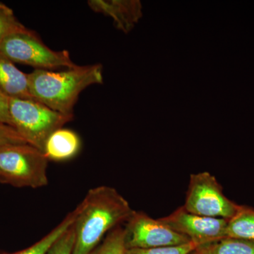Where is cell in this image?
<instances>
[{"mask_svg":"<svg viewBox=\"0 0 254 254\" xmlns=\"http://www.w3.org/2000/svg\"><path fill=\"white\" fill-rule=\"evenodd\" d=\"M190 254H254V240L225 237L200 246Z\"/></svg>","mask_w":254,"mask_h":254,"instance_id":"7c38bea8","label":"cell"},{"mask_svg":"<svg viewBox=\"0 0 254 254\" xmlns=\"http://www.w3.org/2000/svg\"><path fill=\"white\" fill-rule=\"evenodd\" d=\"M0 124L12 127L10 116V98L0 91Z\"/></svg>","mask_w":254,"mask_h":254,"instance_id":"ffe728a7","label":"cell"},{"mask_svg":"<svg viewBox=\"0 0 254 254\" xmlns=\"http://www.w3.org/2000/svg\"><path fill=\"white\" fill-rule=\"evenodd\" d=\"M0 53L13 63L24 64L36 69L53 71L76 66L67 50L50 49L31 30L8 37L0 47Z\"/></svg>","mask_w":254,"mask_h":254,"instance_id":"5b68a950","label":"cell"},{"mask_svg":"<svg viewBox=\"0 0 254 254\" xmlns=\"http://www.w3.org/2000/svg\"><path fill=\"white\" fill-rule=\"evenodd\" d=\"M198 247L196 244L190 242L185 245L156 247L150 249H131L126 250L125 254H190Z\"/></svg>","mask_w":254,"mask_h":254,"instance_id":"e0dca14e","label":"cell"},{"mask_svg":"<svg viewBox=\"0 0 254 254\" xmlns=\"http://www.w3.org/2000/svg\"><path fill=\"white\" fill-rule=\"evenodd\" d=\"M123 225L114 228L89 254H125Z\"/></svg>","mask_w":254,"mask_h":254,"instance_id":"9a60e30c","label":"cell"},{"mask_svg":"<svg viewBox=\"0 0 254 254\" xmlns=\"http://www.w3.org/2000/svg\"><path fill=\"white\" fill-rule=\"evenodd\" d=\"M48 161L43 152L28 143L2 147L0 148V182L19 188L46 187Z\"/></svg>","mask_w":254,"mask_h":254,"instance_id":"277c9868","label":"cell"},{"mask_svg":"<svg viewBox=\"0 0 254 254\" xmlns=\"http://www.w3.org/2000/svg\"><path fill=\"white\" fill-rule=\"evenodd\" d=\"M10 116L13 128L28 144L42 152L52 133L73 118V115L55 111L36 100L16 98H10Z\"/></svg>","mask_w":254,"mask_h":254,"instance_id":"3957f363","label":"cell"},{"mask_svg":"<svg viewBox=\"0 0 254 254\" xmlns=\"http://www.w3.org/2000/svg\"><path fill=\"white\" fill-rule=\"evenodd\" d=\"M125 224L126 250L178 246L191 242L185 235L174 231L160 219L152 218L143 212L133 211Z\"/></svg>","mask_w":254,"mask_h":254,"instance_id":"52a82bcc","label":"cell"},{"mask_svg":"<svg viewBox=\"0 0 254 254\" xmlns=\"http://www.w3.org/2000/svg\"><path fill=\"white\" fill-rule=\"evenodd\" d=\"M81 145L77 133L68 128H61L48 138L43 152L49 160L65 161L76 156Z\"/></svg>","mask_w":254,"mask_h":254,"instance_id":"8fae6325","label":"cell"},{"mask_svg":"<svg viewBox=\"0 0 254 254\" xmlns=\"http://www.w3.org/2000/svg\"><path fill=\"white\" fill-rule=\"evenodd\" d=\"M72 254H89L115 227L125 224L134 210L115 188L95 187L76 207Z\"/></svg>","mask_w":254,"mask_h":254,"instance_id":"6da1fadb","label":"cell"},{"mask_svg":"<svg viewBox=\"0 0 254 254\" xmlns=\"http://www.w3.org/2000/svg\"><path fill=\"white\" fill-rule=\"evenodd\" d=\"M77 214V208L68 214L59 225L55 227L51 232L34 245L19 252L12 254L0 253V254H47L53 244L59 239L62 235L72 225Z\"/></svg>","mask_w":254,"mask_h":254,"instance_id":"5bb4252c","label":"cell"},{"mask_svg":"<svg viewBox=\"0 0 254 254\" xmlns=\"http://www.w3.org/2000/svg\"><path fill=\"white\" fill-rule=\"evenodd\" d=\"M184 208L201 216L230 220L240 205L229 199L216 178L208 172L192 174Z\"/></svg>","mask_w":254,"mask_h":254,"instance_id":"8992f818","label":"cell"},{"mask_svg":"<svg viewBox=\"0 0 254 254\" xmlns=\"http://www.w3.org/2000/svg\"><path fill=\"white\" fill-rule=\"evenodd\" d=\"M29 31L18 21L12 10L0 2V47L8 37Z\"/></svg>","mask_w":254,"mask_h":254,"instance_id":"2e32d148","label":"cell"},{"mask_svg":"<svg viewBox=\"0 0 254 254\" xmlns=\"http://www.w3.org/2000/svg\"><path fill=\"white\" fill-rule=\"evenodd\" d=\"M227 237L254 240V209L240 205L233 218L229 220Z\"/></svg>","mask_w":254,"mask_h":254,"instance_id":"4fadbf2b","label":"cell"},{"mask_svg":"<svg viewBox=\"0 0 254 254\" xmlns=\"http://www.w3.org/2000/svg\"><path fill=\"white\" fill-rule=\"evenodd\" d=\"M0 91L9 98L35 100L31 94L28 76L0 53Z\"/></svg>","mask_w":254,"mask_h":254,"instance_id":"30bf717a","label":"cell"},{"mask_svg":"<svg viewBox=\"0 0 254 254\" xmlns=\"http://www.w3.org/2000/svg\"><path fill=\"white\" fill-rule=\"evenodd\" d=\"M88 4L95 12L113 18L118 29L126 33L131 31L141 16L139 1L90 0Z\"/></svg>","mask_w":254,"mask_h":254,"instance_id":"9c48e42d","label":"cell"},{"mask_svg":"<svg viewBox=\"0 0 254 254\" xmlns=\"http://www.w3.org/2000/svg\"><path fill=\"white\" fill-rule=\"evenodd\" d=\"M25 143H27L13 127L0 124V148L8 145Z\"/></svg>","mask_w":254,"mask_h":254,"instance_id":"d6986e66","label":"cell"},{"mask_svg":"<svg viewBox=\"0 0 254 254\" xmlns=\"http://www.w3.org/2000/svg\"><path fill=\"white\" fill-rule=\"evenodd\" d=\"M159 219L174 231L190 238L198 247L227 237L229 220L195 215L183 206L168 216Z\"/></svg>","mask_w":254,"mask_h":254,"instance_id":"ba28073f","label":"cell"},{"mask_svg":"<svg viewBox=\"0 0 254 254\" xmlns=\"http://www.w3.org/2000/svg\"><path fill=\"white\" fill-rule=\"evenodd\" d=\"M75 242L73 223L53 244L47 254H72Z\"/></svg>","mask_w":254,"mask_h":254,"instance_id":"ac0fdd59","label":"cell"},{"mask_svg":"<svg viewBox=\"0 0 254 254\" xmlns=\"http://www.w3.org/2000/svg\"><path fill=\"white\" fill-rule=\"evenodd\" d=\"M31 94L35 100L55 111L73 115L79 95L88 86L103 83V66L76 65L63 71L36 69L28 73Z\"/></svg>","mask_w":254,"mask_h":254,"instance_id":"7a4b0ae2","label":"cell"}]
</instances>
